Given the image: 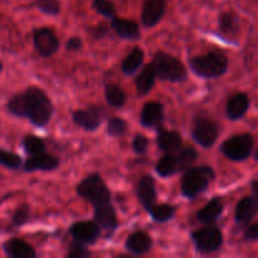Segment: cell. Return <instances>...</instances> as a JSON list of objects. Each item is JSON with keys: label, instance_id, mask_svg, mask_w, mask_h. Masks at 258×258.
<instances>
[{"label": "cell", "instance_id": "cell-1", "mask_svg": "<svg viewBox=\"0 0 258 258\" xmlns=\"http://www.w3.org/2000/svg\"><path fill=\"white\" fill-rule=\"evenodd\" d=\"M10 115L19 118H28L38 127L49 123L53 115V103L49 96L37 86H30L24 92L12 96L7 102Z\"/></svg>", "mask_w": 258, "mask_h": 258}, {"label": "cell", "instance_id": "cell-2", "mask_svg": "<svg viewBox=\"0 0 258 258\" xmlns=\"http://www.w3.org/2000/svg\"><path fill=\"white\" fill-rule=\"evenodd\" d=\"M214 178H216V173L212 166L201 165L194 166V168L190 166L186 169L181 178V194L188 199H194L197 196L207 190Z\"/></svg>", "mask_w": 258, "mask_h": 258}, {"label": "cell", "instance_id": "cell-3", "mask_svg": "<svg viewBox=\"0 0 258 258\" xmlns=\"http://www.w3.org/2000/svg\"><path fill=\"white\" fill-rule=\"evenodd\" d=\"M189 67L197 76L203 78H218L228 70V58L222 52H209L189 59Z\"/></svg>", "mask_w": 258, "mask_h": 258}, {"label": "cell", "instance_id": "cell-4", "mask_svg": "<svg viewBox=\"0 0 258 258\" xmlns=\"http://www.w3.org/2000/svg\"><path fill=\"white\" fill-rule=\"evenodd\" d=\"M156 77L169 82H183L188 78V70L183 62L165 52H156L153 58Z\"/></svg>", "mask_w": 258, "mask_h": 258}, {"label": "cell", "instance_id": "cell-5", "mask_svg": "<svg viewBox=\"0 0 258 258\" xmlns=\"http://www.w3.org/2000/svg\"><path fill=\"white\" fill-rule=\"evenodd\" d=\"M76 193L81 198L90 202L93 207L111 202L110 189L98 173L88 174L83 180H81L76 186Z\"/></svg>", "mask_w": 258, "mask_h": 258}, {"label": "cell", "instance_id": "cell-6", "mask_svg": "<svg viewBox=\"0 0 258 258\" xmlns=\"http://www.w3.org/2000/svg\"><path fill=\"white\" fill-rule=\"evenodd\" d=\"M191 239L199 253H213L223 244V233L218 227L212 223L194 231L191 233Z\"/></svg>", "mask_w": 258, "mask_h": 258}, {"label": "cell", "instance_id": "cell-7", "mask_svg": "<svg viewBox=\"0 0 258 258\" xmlns=\"http://www.w3.org/2000/svg\"><path fill=\"white\" fill-rule=\"evenodd\" d=\"M254 139L251 134H239L229 138L221 145V151L226 158L233 161H243L251 155Z\"/></svg>", "mask_w": 258, "mask_h": 258}, {"label": "cell", "instance_id": "cell-8", "mask_svg": "<svg viewBox=\"0 0 258 258\" xmlns=\"http://www.w3.org/2000/svg\"><path fill=\"white\" fill-rule=\"evenodd\" d=\"M191 134H193V139L199 145L206 149L212 148L217 141V139H218V123L214 120H212L211 117L198 116L194 120Z\"/></svg>", "mask_w": 258, "mask_h": 258}, {"label": "cell", "instance_id": "cell-9", "mask_svg": "<svg viewBox=\"0 0 258 258\" xmlns=\"http://www.w3.org/2000/svg\"><path fill=\"white\" fill-rule=\"evenodd\" d=\"M105 117V110L96 105H91L85 110H77L72 113L73 123L86 131L97 130Z\"/></svg>", "mask_w": 258, "mask_h": 258}, {"label": "cell", "instance_id": "cell-10", "mask_svg": "<svg viewBox=\"0 0 258 258\" xmlns=\"http://www.w3.org/2000/svg\"><path fill=\"white\" fill-rule=\"evenodd\" d=\"M34 48L42 57L49 58L59 49L60 42L50 28H38L33 32Z\"/></svg>", "mask_w": 258, "mask_h": 258}, {"label": "cell", "instance_id": "cell-11", "mask_svg": "<svg viewBox=\"0 0 258 258\" xmlns=\"http://www.w3.org/2000/svg\"><path fill=\"white\" fill-rule=\"evenodd\" d=\"M101 231L95 221H80L70 227V234L75 241L83 244H93L101 236Z\"/></svg>", "mask_w": 258, "mask_h": 258}, {"label": "cell", "instance_id": "cell-12", "mask_svg": "<svg viewBox=\"0 0 258 258\" xmlns=\"http://www.w3.org/2000/svg\"><path fill=\"white\" fill-rule=\"evenodd\" d=\"M93 208H95L93 221L100 226L101 229L107 232V237H111L118 227L117 213H116L115 207L110 202V203L95 206Z\"/></svg>", "mask_w": 258, "mask_h": 258}, {"label": "cell", "instance_id": "cell-13", "mask_svg": "<svg viewBox=\"0 0 258 258\" xmlns=\"http://www.w3.org/2000/svg\"><path fill=\"white\" fill-rule=\"evenodd\" d=\"M59 158L53 154L43 151V153L29 155V158L23 164V170L27 173L42 170V171H53L59 166Z\"/></svg>", "mask_w": 258, "mask_h": 258}, {"label": "cell", "instance_id": "cell-14", "mask_svg": "<svg viewBox=\"0 0 258 258\" xmlns=\"http://www.w3.org/2000/svg\"><path fill=\"white\" fill-rule=\"evenodd\" d=\"M165 10L166 0H145L141 9V23L144 27H155L164 17Z\"/></svg>", "mask_w": 258, "mask_h": 258}, {"label": "cell", "instance_id": "cell-15", "mask_svg": "<svg viewBox=\"0 0 258 258\" xmlns=\"http://www.w3.org/2000/svg\"><path fill=\"white\" fill-rule=\"evenodd\" d=\"M164 120V106L160 102L151 101L144 105L140 113V122L144 127H158Z\"/></svg>", "mask_w": 258, "mask_h": 258}, {"label": "cell", "instance_id": "cell-16", "mask_svg": "<svg viewBox=\"0 0 258 258\" xmlns=\"http://www.w3.org/2000/svg\"><path fill=\"white\" fill-rule=\"evenodd\" d=\"M136 197L141 206L148 211L156 201L155 180L151 175H144L136 185Z\"/></svg>", "mask_w": 258, "mask_h": 258}, {"label": "cell", "instance_id": "cell-17", "mask_svg": "<svg viewBox=\"0 0 258 258\" xmlns=\"http://www.w3.org/2000/svg\"><path fill=\"white\" fill-rule=\"evenodd\" d=\"M110 27L112 28L116 32V34L120 38H122V39L136 40L139 39L141 35L140 28H139L138 23L130 19H123V18L117 17V15L111 18Z\"/></svg>", "mask_w": 258, "mask_h": 258}, {"label": "cell", "instance_id": "cell-18", "mask_svg": "<svg viewBox=\"0 0 258 258\" xmlns=\"http://www.w3.org/2000/svg\"><path fill=\"white\" fill-rule=\"evenodd\" d=\"M126 249L135 256L148 253L153 247V238L144 231H136L127 237L125 243Z\"/></svg>", "mask_w": 258, "mask_h": 258}, {"label": "cell", "instance_id": "cell-19", "mask_svg": "<svg viewBox=\"0 0 258 258\" xmlns=\"http://www.w3.org/2000/svg\"><path fill=\"white\" fill-rule=\"evenodd\" d=\"M258 214V202L253 197H244L238 202L236 208V219L237 224L246 226Z\"/></svg>", "mask_w": 258, "mask_h": 258}, {"label": "cell", "instance_id": "cell-20", "mask_svg": "<svg viewBox=\"0 0 258 258\" xmlns=\"http://www.w3.org/2000/svg\"><path fill=\"white\" fill-rule=\"evenodd\" d=\"M249 97L247 93L238 92L232 96L227 102V117L232 121H237L243 117L249 108Z\"/></svg>", "mask_w": 258, "mask_h": 258}, {"label": "cell", "instance_id": "cell-21", "mask_svg": "<svg viewBox=\"0 0 258 258\" xmlns=\"http://www.w3.org/2000/svg\"><path fill=\"white\" fill-rule=\"evenodd\" d=\"M3 251L10 258H34L37 252L29 243L19 238L8 239L3 243Z\"/></svg>", "mask_w": 258, "mask_h": 258}, {"label": "cell", "instance_id": "cell-22", "mask_svg": "<svg viewBox=\"0 0 258 258\" xmlns=\"http://www.w3.org/2000/svg\"><path fill=\"white\" fill-rule=\"evenodd\" d=\"M223 209V199L221 197H214L203 208H201L197 212V219L203 224H212L222 216Z\"/></svg>", "mask_w": 258, "mask_h": 258}, {"label": "cell", "instance_id": "cell-23", "mask_svg": "<svg viewBox=\"0 0 258 258\" xmlns=\"http://www.w3.org/2000/svg\"><path fill=\"white\" fill-rule=\"evenodd\" d=\"M156 143L159 149L164 153H175L183 146V138L178 131L161 128L156 138Z\"/></svg>", "mask_w": 258, "mask_h": 258}, {"label": "cell", "instance_id": "cell-24", "mask_svg": "<svg viewBox=\"0 0 258 258\" xmlns=\"http://www.w3.org/2000/svg\"><path fill=\"white\" fill-rule=\"evenodd\" d=\"M156 75L155 71H154L153 64H146L144 66L143 70L140 71V73L138 75V77L135 78V87H136V93L139 96H146L154 87V83H155Z\"/></svg>", "mask_w": 258, "mask_h": 258}, {"label": "cell", "instance_id": "cell-25", "mask_svg": "<svg viewBox=\"0 0 258 258\" xmlns=\"http://www.w3.org/2000/svg\"><path fill=\"white\" fill-rule=\"evenodd\" d=\"M105 97L108 105L113 108H122L127 101L126 92L116 83H108L105 87Z\"/></svg>", "mask_w": 258, "mask_h": 258}, {"label": "cell", "instance_id": "cell-26", "mask_svg": "<svg viewBox=\"0 0 258 258\" xmlns=\"http://www.w3.org/2000/svg\"><path fill=\"white\" fill-rule=\"evenodd\" d=\"M155 170L163 178H168V176L175 175L176 173H179V166L175 154L166 153L165 155L161 156L158 163H156Z\"/></svg>", "mask_w": 258, "mask_h": 258}, {"label": "cell", "instance_id": "cell-27", "mask_svg": "<svg viewBox=\"0 0 258 258\" xmlns=\"http://www.w3.org/2000/svg\"><path fill=\"white\" fill-rule=\"evenodd\" d=\"M148 212L151 216V218L155 222H158V223H165V222L171 221V219L174 218V216H175L176 213V207L173 206V204L154 203L153 206L148 209Z\"/></svg>", "mask_w": 258, "mask_h": 258}, {"label": "cell", "instance_id": "cell-28", "mask_svg": "<svg viewBox=\"0 0 258 258\" xmlns=\"http://www.w3.org/2000/svg\"><path fill=\"white\" fill-rule=\"evenodd\" d=\"M144 57H145V54H144V50L140 47L133 48V50L122 60V64H121L122 72L127 76L134 75L143 64Z\"/></svg>", "mask_w": 258, "mask_h": 258}, {"label": "cell", "instance_id": "cell-29", "mask_svg": "<svg viewBox=\"0 0 258 258\" xmlns=\"http://www.w3.org/2000/svg\"><path fill=\"white\" fill-rule=\"evenodd\" d=\"M175 158L178 161L179 171H185L186 169H189L190 166H193V164L196 163L197 158H198V153H197L196 149L193 146H181L178 151H175Z\"/></svg>", "mask_w": 258, "mask_h": 258}, {"label": "cell", "instance_id": "cell-30", "mask_svg": "<svg viewBox=\"0 0 258 258\" xmlns=\"http://www.w3.org/2000/svg\"><path fill=\"white\" fill-rule=\"evenodd\" d=\"M218 28L219 32L223 35L237 34V32H238L239 29L238 18L234 14H232V13H221L218 18Z\"/></svg>", "mask_w": 258, "mask_h": 258}, {"label": "cell", "instance_id": "cell-31", "mask_svg": "<svg viewBox=\"0 0 258 258\" xmlns=\"http://www.w3.org/2000/svg\"><path fill=\"white\" fill-rule=\"evenodd\" d=\"M23 148L28 155H35L45 151V143L37 135L28 134L23 138Z\"/></svg>", "mask_w": 258, "mask_h": 258}, {"label": "cell", "instance_id": "cell-32", "mask_svg": "<svg viewBox=\"0 0 258 258\" xmlns=\"http://www.w3.org/2000/svg\"><path fill=\"white\" fill-rule=\"evenodd\" d=\"M127 130H128L127 122H126L123 118L116 117V116H113V117H111L110 120H108L107 128H106L108 135L113 136V138L125 135V134L127 133Z\"/></svg>", "mask_w": 258, "mask_h": 258}, {"label": "cell", "instance_id": "cell-33", "mask_svg": "<svg viewBox=\"0 0 258 258\" xmlns=\"http://www.w3.org/2000/svg\"><path fill=\"white\" fill-rule=\"evenodd\" d=\"M22 164V158L19 155L12 153V151L0 149V166H5V168L15 170V169H19Z\"/></svg>", "mask_w": 258, "mask_h": 258}, {"label": "cell", "instance_id": "cell-34", "mask_svg": "<svg viewBox=\"0 0 258 258\" xmlns=\"http://www.w3.org/2000/svg\"><path fill=\"white\" fill-rule=\"evenodd\" d=\"M35 5L47 15H58L62 9L59 0H35Z\"/></svg>", "mask_w": 258, "mask_h": 258}, {"label": "cell", "instance_id": "cell-35", "mask_svg": "<svg viewBox=\"0 0 258 258\" xmlns=\"http://www.w3.org/2000/svg\"><path fill=\"white\" fill-rule=\"evenodd\" d=\"M93 8L101 15L112 18L116 15V7L111 0H93Z\"/></svg>", "mask_w": 258, "mask_h": 258}, {"label": "cell", "instance_id": "cell-36", "mask_svg": "<svg viewBox=\"0 0 258 258\" xmlns=\"http://www.w3.org/2000/svg\"><path fill=\"white\" fill-rule=\"evenodd\" d=\"M29 217H30L29 206H27V204H23V206L18 207L12 216L13 226H15V227L24 226V224L29 221Z\"/></svg>", "mask_w": 258, "mask_h": 258}, {"label": "cell", "instance_id": "cell-37", "mask_svg": "<svg viewBox=\"0 0 258 258\" xmlns=\"http://www.w3.org/2000/svg\"><path fill=\"white\" fill-rule=\"evenodd\" d=\"M91 257V252L85 247V244L76 241L68 248L67 258H87Z\"/></svg>", "mask_w": 258, "mask_h": 258}, {"label": "cell", "instance_id": "cell-38", "mask_svg": "<svg viewBox=\"0 0 258 258\" xmlns=\"http://www.w3.org/2000/svg\"><path fill=\"white\" fill-rule=\"evenodd\" d=\"M149 148V140L145 135L143 134H136L134 136V140H133V150L135 151L136 154L139 155H143L148 151Z\"/></svg>", "mask_w": 258, "mask_h": 258}, {"label": "cell", "instance_id": "cell-39", "mask_svg": "<svg viewBox=\"0 0 258 258\" xmlns=\"http://www.w3.org/2000/svg\"><path fill=\"white\" fill-rule=\"evenodd\" d=\"M82 39L80 37H71L66 43V48L71 52H78V50L82 49Z\"/></svg>", "mask_w": 258, "mask_h": 258}, {"label": "cell", "instance_id": "cell-40", "mask_svg": "<svg viewBox=\"0 0 258 258\" xmlns=\"http://www.w3.org/2000/svg\"><path fill=\"white\" fill-rule=\"evenodd\" d=\"M108 33V25L105 24V23H101V24L96 25L95 28H93V38L95 39H102V38H105L106 35H107Z\"/></svg>", "mask_w": 258, "mask_h": 258}, {"label": "cell", "instance_id": "cell-41", "mask_svg": "<svg viewBox=\"0 0 258 258\" xmlns=\"http://www.w3.org/2000/svg\"><path fill=\"white\" fill-rule=\"evenodd\" d=\"M244 238L247 241H257L258 239V223L252 224L244 232Z\"/></svg>", "mask_w": 258, "mask_h": 258}, {"label": "cell", "instance_id": "cell-42", "mask_svg": "<svg viewBox=\"0 0 258 258\" xmlns=\"http://www.w3.org/2000/svg\"><path fill=\"white\" fill-rule=\"evenodd\" d=\"M251 189H252V194H253V198L258 202V180L252 181Z\"/></svg>", "mask_w": 258, "mask_h": 258}, {"label": "cell", "instance_id": "cell-43", "mask_svg": "<svg viewBox=\"0 0 258 258\" xmlns=\"http://www.w3.org/2000/svg\"><path fill=\"white\" fill-rule=\"evenodd\" d=\"M254 158H256V160L258 161V148H257V150H256V153H254Z\"/></svg>", "mask_w": 258, "mask_h": 258}, {"label": "cell", "instance_id": "cell-44", "mask_svg": "<svg viewBox=\"0 0 258 258\" xmlns=\"http://www.w3.org/2000/svg\"><path fill=\"white\" fill-rule=\"evenodd\" d=\"M3 71V64H2V62H0V72H2Z\"/></svg>", "mask_w": 258, "mask_h": 258}]
</instances>
